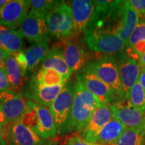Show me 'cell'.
<instances>
[{"mask_svg": "<svg viewBox=\"0 0 145 145\" xmlns=\"http://www.w3.org/2000/svg\"><path fill=\"white\" fill-rule=\"evenodd\" d=\"M95 8L86 31L85 37L101 34H118L122 26L125 1H93Z\"/></svg>", "mask_w": 145, "mask_h": 145, "instance_id": "obj_1", "label": "cell"}, {"mask_svg": "<svg viewBox=\"0 0 145 145\" xmlns=\"http://www.w3.org/2000/svg\"><path fill=\"white\" fill-rule=\"evenodd\" d=\"M76 81L71 116V132L82 131L88 124L94 111L101 106L97 97L79 81Z\"/></svg>", "mask_w": 145, "mask_h": 145, "instance_id": "obj_2", "label": "cell"}, {"mask_svg": "<svg viewBox=\"0 0 145 145\" xmlns=\"http://www.w3.org/2000/svg\"><path fill=\"white\" fill-rule=\"evenodd\" d=\"M75 85L73 79L67 83L48 108L53 117L58 135H64L71 132V116Z\"/></svg>", "mask_w": 145, "mask_h": 145, "instance_id": "obj_3", "label": "cell"}, {"mask_svg": "<svg viewBox=\"0 0 145 145\" xmlns=\"http://www.w3.org/2000/svg\"><path fill=\"white\" fill-rule=\"evenodd\" d=\"M81 71L95 75L125 99L117 59L114 55H105L90 61Z\"/></svg>", "mask_w": 145, "mask_h": 145, "instance_id": "obj_4", "label": "cell"}, {"mask_svg": "<svg viewBox=\"0 0 145 145\" xmlns=\"http://www.w3.org/2000/svg\"><path fill=\"white\" fill-rule=\"evenodd\" d=\"M50 35L58 39H66L75 35L71 8L61 1L45 18Z\"/></svg>", "mask_w": 145, "mask_h": 145, "instance_id": "obj_5", "label": "cell"}, {"mask_svg": "<svg viewBox=\"0 0 145 145\" xmlns=\"http://www.w3.org/2000/svg\"><path fill=\"white\" fill-rule=\"evenodd\" d=\"M76 80L79 81L89 91L95 95L101 105L112 106L125 101L111 87L90 72L83 71L77 72Z\"/></svg>", "mask_w": 145, "mask_h": 145, "instance_id": "obj_6", "label": "cell"}, {"mask_svg": "<svg viewBox=\"0 0 145 145\" xmlns=\"http://www.w3.org/2000/svg\"><path fill=\"white\" fill-rule=\"evenodd\" d=\"M0 104L8 124L21 122L30 110L22 95L12 89L0 91Z\"/></svg>", "mask_w": 145, "mask_h": 145, "instance_id": "obj_7", "label": "cell"}, {"mask_svg": "<svg viewBox=\"0 0 145 145\" xmlns=\"http://www.w3.org/2000/svg\"><path fill=\"white\" fill-rule=\"evenodd\" d=\"M63 40L61 46L65 61L72 72L77 73L90 62L89 54L82 42L78 39L77 35Z\"/></svg>", "mask_w": 145, "mask_h": 145, "instance_id": "obj_8", "label": "cell"}, {"mask_svg": "<svg viewBox=\"0 0 145 145\" xmlns=\"http://www.w3.org/2000/svg\"><path fill=\"white\" fill-rule=\"evenodd\" d=\"M116 59L123 93L126 100L132 87L138 80L141 71L140 65L138 61L128 57L122 52L118 53Z\"/></svg>", "mask_w": 145, "mask_h": 145, "instance_id": "obj_9", "label": "cell"}, {"mask_svg": "<svg viewBox=\"0 0 145 145\" xmlns=\"http://www.w3.org/2000/svg\"><path fill=\"white\" fill-rule=\"evenodd\" d=\"M30 7V0H10L0 11V26L16 30L26 19Z\"/></svg>", "mask_w": 145, "mask_h": 145, "instance_id": "obj_10", "label": "cell"}, {"mask_svg": "<svg viewBox=\"0 0 145 145\" xmlns=\"http://www.w3.org/2000/svg\"><path fill=\"white\" fill-rule=\"evenodd\" d=\"M19 30L24 38L34 43L48 42L51 36L45 18L30 12L20 26Z\"/></svg>", "mask_w": 145, "mask_h": 145, "instance_id": "obj_11", "label": "cell"}, {"mask_svg": "<svg viewBox=\"0 0 145 145\" xmlns=\"http://www.w3.org/2000/svg\"><path fill=\"white\" fill-rule=\"evenodd\" d=\"M26 102L29 108H33L36 111L35 120L32 130L44 140L57 137V128L49 109L30 100Z\"/></svg>", "mask_w": 145, "mask_h": 145, "instance_id": "obj_12", "label": "cell"}, {"mask_svg": "<svg viewBox=\"0 0 145 145\" xmlns=\"http://www.w3.org/2000/svg\"><path fill=\"white\" fill-rule=\"evenodd\" d=\"M114 118L110 105H101L92 114L88 124L79 135L89 142L94 143L95 139L100 130Z\"/></svg>", "mask_w": 145, "mask_h": 145, "instance_id": "obj_13", "label": "cell"}, {"mask_svg": "<svg viewBox=\"0 0 145 145\" xmlns=\"http://www.w3.org/2000/svg\"><path fill=\"white\" fill-rule=\"evenodd\" d=\"M6 138L8 145H42L48 142L22 122L9 124Z\"/></svg>", "mask_w": 145, "mask_h": 145, "instance_id": "obj_14", "label": "cell"}, {"mask_svg": "<svg viewBox=\"0 0 145 145\" xmlns=\"http://www.w3.org/2000/svg\"><path fill=\"white\" fill-rule=\"evenodd\" d=\"M85 40L91 50L107 55L120 53L126 48L124 42L116 34L89 36L85 37Z\"/></svg>", "mask_w": 145, "mask_h": 145, "instance_id": "obj_15", "label": "cell"}, {"mask_svg": "<svg viewBox=\"0 0 145 145\" xmlns=\"http://www.w3.org/2000/svg\"><path fill=\"white\" fill-rule=\"evenodd\" d=\"M114 118L118 120L126 128H145V113L124 101L111 106Z\"/></svg>", "mask_w": 145, "mask_h": 145, "instance_id": "obj_16", "label": "cell"}, {"mask_svg": "<svg viewBox=\"0 0 145 145\" xmlns=\"http://www.w3.org/2000/svg\"><path fill=\"white\" fill-rule=\"evenodd\" d=\"M70 2L75 35L78 36L86 31L93 15L95 5L93 1L89 0H74Z\"/></svg>", "mask_w": 145, "mask_h": 145, "instance_id": "obj_17", "label": "cell"}, {"mask_svg": "<svg viewBox=\"0 0 145 145\" xmlns=\"http://www.w3.org/2000/svg\"><path fill=\"white\" fill-rule=\"evenodd\" d=\"M65 85L66 83L44 88H37L28 85L27 88L24 89V96L28 99V100L34 101L36 104L45 108H49L64 88Z\"/></svg>", "mask_w": 145, "mask_h": 145, "instance_id": "obj_18", "label": "cell"}, {"mask_svg": "<svg viewBox=\"0 0 145 145\" xmlns=\"http://www.w3.org/2000/svg\"><path fill=\"white\" fill-rule=\"evenodd\" d=\"M41 67L56 71L61 74L67 81L69 79L72 72L67 64L61 44L54 46L49 49L42 62Z\"/></svg>", "mask_w": 145, "mask_h": 145, "instance_id": "obj_19", "label": "cell"}, {"mask_svg": "<svg viewBox=\"0 0 145 145\" xmlns=\"http://www.w3.org/2000/svg\"><path fill=\"white\" fill-rule=\"evenodd\" d=\"M48 42L34 43L24 52L27 63L26 77L35 72L39 65L42 62L49 50Z\"/></svg>", "mask_w": 145, "mask_h": 145, "instance_id": "obj_20", "label": "cell"}, {"mask_svg": "<svg viewBox=\"0 0 145 145\" xmlns=\"http://www.w3.org/2000/svg\"><path fill=\"white\" fill-rule=\"evenodd\" d=\"M126 130V128L122 122L113 118L100 130L94 143L100 145H113Z\"/></svg>", "mask_w": 145, "mask_h": 145, "instance_id": "obj_21", "label": "cell"}, {"mask_svg": "<svg viewBox=\"0 0 145 145\" xmlns=\"http://www.w3.org/2000/svg\"><path fill=\"white\" fill-rule=\"evenodd\" d=\"M67 83L63 76L53 69L40 67L37 72H34L28 86L44 88L59 86Z\"/></svg>", "mask_w": 145, "mask_h": 145, "instance_id": "obj_22", "label": "cell"}, {"mask_svg": "<svg viewBox=\"0 0 145 145\" xmlns=\"http://www.w3.org/2000/svg\"><path fill=\"white\" fill-rule=\"evenodd\" d=\"M139 21L140 16L132 8L128 1H125L122 26L118 33V36L124 42L126 46Z\"/></svg>", "mask_w": 145, "mask_h": 145, "instance_id": "obj_23", "label": "cell"}, {"mask_svg": "<svg viewBox=\"0 0 145 145\" xmlns=\"http://www.w3.org/2000/svg\"><path fill=\"white\" fill-rule=\"evenodd\" d=\"M5 68L12 89L19 91L24 83L25 76L14 54H10L5 59Z\"/></svg>", "mask_w": 145, "mask_h": 145, "instance_id": "obj_24", "label": "cell"}, {"mask_svg": "<svg viewBox=\"0 0 145 145\" xmlns=\"http://www.w3.org/2000/svg\"><path fill=\"white\" fill-rule=\"evenodd\" d=\"M24 38V36L20 30H11L3 37L1 48L12 54L22 52Z\"/></svg>", "mask_w": 145, "mask_h": 145, "instance_id": "obj_25", "label": "cell"}, {"mask_svg": "<svg viewBox=\"0 0 145 145\" xmlns=\"http://www.w3.org/2000/svg\"><path fill=\"white\" fill-rule=\"evenodd\" d=\"M113 145H145V128H126Z\"/></svg>", "mask_w": 145, "mask_h": 145, "instance_id": "obj_26", "label": "cell"}, {"mask_svg": "<svg viewBox=\"0 0 145 145\" xmlns=\"http://www.w3.org/2000/svg\"><path fill=\"white\" fill-rule=\"evenodd\" d=\"M61 1L54 0H31L30 1V12L45 18Z\"/></svg>", "mask_w": 145, "mask_h": 145, "instance_id": "obj_27", "label": "cell"}, {"mask_svg": "<svg viewBox=\"0 0 145 145\" xmlns=\"http://www.w3.org/2000/svg\"><path fill=\"white\" fill-rule=\"evenodd\" d=\"M126 101L130 105L145 113V91L141 86L139 80L132 87Z\"/></svg>", "mask_w": 145, "mask_h": 145, "instance_id": "obj_28", "label": "cell"}, {"mask_svg": "<svg viewBox=\"0 0 145 145\" xmlns=\"http://www.w3.org/2000/svg\"><path fill=\"white\" fill-rule=\"evenodd\" d=\"M140 42H145V19L140 20L130 36L126 48H132Z\"/></svg>", "mask_w": 145, "mask_h": 145, "instance_id": "obj_29", "label": "cell"}, {"mask_svg": "<svg viewBox=\"0 0 145 145\" xmlns=\"http://www.w3.org/2000/svg\"><path fill=\"white\" fill-rule=\"evenodd\" d=\"M128 2L141 19H145V0H130Z\"/></svg>", "mask_w": 145, "mask_h": 145, "instance_id": "obj_30", "label": "cell"}, {"mask_svg": "<svg viewBox=\"0 0 145 145\" xmlns=\"http://www.w3.org/2000/svg\"><path fill=\"white\" fill-rule=\"evenodd\" d=\"M12 89L5 67H0V91Z\"/></svg>", "mask_w": 145, "mask_h": 145, "instance_id": "obj_31", "label": "cell"}, {"mask_svg": "<svg viewBox=\"0 0 145 145\" xmlns=\"http://www.w3.org/2000/svg\"><path fill=\"white\" fill-rule=\"evenodd\" d=\"M66 145H100L95 143L89 142L83 139L79 135H73L67 140Z\"/></svg>", "mask_w": 145, "mask_h": 145, "instance_id": "obj_32", "label": "cell"}, {"mask_svg": "<svg viewBox=\"0 0 145 145\" xmlns=\"http://www.w3.org/2000/svg\"><path fill=\"white\" fill-rule=\"evenodd\" d=\"M8 121H7L6 118H5V114L3 113L2 107H1V104H0V128H7L8 126Z\"/></svg>", "mask_w": 145, "mask_h": 145, "instance_id": "obj_33", "label": "cell"}, {"mask_svg": "<svg viewBox=\"0 0 145 145\" xmlns=\"http://www.w3.org/2000/svg\"><path fill=\"white\" fill-rule=\"evenodd\" d=\"M9 54H10L9 52L5 51L3 48H0V67H5V59L8 57Z\"/></svg>", "mask_w": 145, "mask_h": 145, "instance_id": "obj_34", "label": "cell"}, {"mask_svg": "<svg viewBox=\"0 0 145 145\" xmlns=\"http://www.w3.org/2000/svg\"><path fill=\"white\" fill-rule=\"evenodd\" d=\"M0 145H8L6 138V128H0Z\"/></svg>", "mask_w": 145, "mask_h": 145, "instance_id": "obj_35", "label": "cell"}, {"mask_svg": "<svg viewBox=\"0 0 145 145\" xmlns=\"http://www.w3.org/2000/svg\"><path fill=\"white\" fill-rule=\"evenodd\" d=\"M139 82L145 91V67H141L140 74L139 76Z\"/></svg>", "mask_w": 145, "mask_h": 145, "instance_id": "obj_36", "label": "cell"}, {"mask_svg": "<svg viewBox=\"0 0 145 145\" xmlns=\"http://www.w3.org/2000/svg\"><path fill=\"white\" fill-rule=\"evenodd\" d=\"M11 30V29L6 28V27L0 26V48L1 46V40L3 37Z\"/></svg>", "mask_w": 145, "mask_h": 145, "instance_id": "obj_37", "label": "cell"}, {"mask_svg": "<svg viewBox=\"0 0 145 145\" xmlns=\"http://www.w3.org/2000/svg\"><path fill=\"white\" fill-rule=\"evenodd\" d=\"M139 64L140 65V67H145V52L140 57Z\"/></svg>", "mask_w": 145, "mask_h": 145, "instance_id": "obj_38", "label": "cell"}, {"mask_svg": "<svg viewBox=\"0 0 145 145\" xmlns=\"http://www.w3.org/2000/svg\"><path fill=\"white\" fill-rule=\"evenodd\" d=\"M10 0H0V10L9 2Z\"/></svg>", "mask_w": 145, "mask_h": 145, "instance_id": "obj_39", "label": "cell"}, {"mask_svg": "<svg viewBox=\"0 0 145 145\" xmlns=\"http://www.w3.org/2000/svg\"><path fill=\"white\" fill-rule=\"evenodd\" d=\"M42 145H53V144H52V143H51V142H48L47 143H46V144H42Z\"/></svg>", "mask_w": 145, "mask_h": 145, "instance_id": "obj_40", "label": "cell"}, {"mask_svg": "<svg viewBox=\"0 0 145 145\" xmlns=\"http://www.w3.org/2000/svg\"><path fill=\"white\" fill-rule=\"evenodd\" d=\"M0 11H1V10H0Z\"/></svg>", "mask_w": 145, "mask_h": 145, "instance_id": "obj_41", "label": "cell"}]
</instances>
